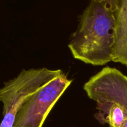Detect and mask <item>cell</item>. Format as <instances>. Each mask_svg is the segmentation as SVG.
Masks as SVG:
<instances>
[{"label":"cell","instance_id":"6da1fadb","mask_svg":"<svg viewBox=\"0 0 127 127\" xmlns=\"http://www.w3.org/2000/svg\"><path fill=\"white\" fill-rule=\"evenodd\" d=\"M114 26V11L103 2L90 0L68 44L73 58L93 66L112 62Z\"/></svg>","mask_w":127,"mask_h":127},{"label":"cell","instance_id":"7a4b0ae2","mask_svg":"<svg viewBox=\"0 0 127 127\" xmlns=\"http://www.w3.org/2000/svg\"><path fill=\"white\" fill-rule=\"evenodd\" d=\"M88 97L96 102L95 119L110 127H127V76L106 66L83 86Z\"/></svg>","mask_w":127,"mask_h":127},{"label":"cell","instance_id":"3957f363","mask_svg":"<svg viewBox=\"0 0 127 127\" xmlns=\"http://www.w3.org/2000/svg\"><path fill=\"white\" fill-rule=\"evenodd\" d=\"M61 69L47 68L22 69L0 89L2 104L1 127H14L16 116L24 104L42 88L63 73Z\"/></svg>","mask_w":127,"mask_h":127},{"label":"cell","instance_id":"277c9868","mask_svg":"<svg viewBox=\"0 0 127 127\" xmlns=\"http://www.w3.org/2000/svg\"><path fill=\"white\" fill-rule=\"evenodd\" d=\"M72 82L63 73L45 86L21 107L14 127H42L52 109Z\"/></svg>","mask_w":127,"mask_h":127},{"label":"cell","instance_id":"5b68a950","mask_svg":"<svg viewBox=\"0 0 127 127\" xmlns=\"http://www.w3.org/2000/svg\"><path fill=\"white\" fill-rule=\"evenodd\" d=\"M115 17L112 62L127 67V0H119Z\"/></svg>","mask_w":127,"mask_h":127},{"label":"cell","instance_id":"8992f818","mask_svg":"<svg viewBox=\"0 0 127 127\" xmlns=\"http://www.w3.org/2000/svg\"><path fill=\"white\" fill-rule=\"evenodd\" d=\"M95 1L103 2L106 4L109 8L111 9L113 11H114L116 9L119 0H95Z\"/></svg>","mask_w":127,"mask_h":127}]
</instances>
